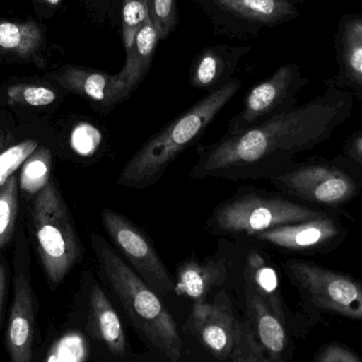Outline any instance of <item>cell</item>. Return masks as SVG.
Masks as SVG:
<instances>
[{"instance_id":"cell-3","label":"cell","mask_w":362,"mask_h":362,"mask_svg":"<svg viewBox=\"0 0 362 362\" xmlns=\"http://www.w3.org/2000/svg\"><path fill=\"white\" fill-rule=\"evenodd\" d=\"M240 87L242 81L232 78L221 88L209 93L151 137L127 161L117 185L136 189L155 185L181 153L199 139Z\"/></svg>"},{"instance_id":"cell-22","label":"cell","mask_w":362,"mask_h":362,"mask_svg":"<svg viewBox=\"0 0 362 362\" xmlns=\"http://www.w3.org/2000/svg\"><path fill=\"white\" fill-rule=\"evenodd\" d=\"M51 153L47 148L37 150L21 168L19 187L28 194H38L50 183Z\"/></svg>"},{"instance_id":"cell-23","label":"cell","mask_w":362,"mask_h":362,"mask_svg":"<svg viewBox=\"0 0 362 362\" xmlns=\"http://www.w3.org/2000/svg\"><path fill=\"white\" fill-rule=\"evenodd\" d=\"M18 214V180L12 175L0 189V249L10 240Z\"/></svg>"},{"instance_id":"cell-20","label":"cell","mask_w":362,"mask_h":362,"mask_svg":"<svg viewBox=\"0 0 362 362\" xmlns=\"http://www.w3.org/2000/svg\"><path fill=\"white\" fill-rule=\"evenodd\" d=\"M66 83L68 87L107 112L127 101L133 93L118 74H110L100 70H71L66 76Z\"/></svg>"},{"instance_id":"cell-15","label":"cell","mask_w":362,"mask_h":362,"mask_svg":"<svg viewBox=\"0 0 362 362\" xmlns=\"http://www.w3.org/2000/svg\"><path fill=\"white\" fill-rule=\"evenodd\" d=\"M242 274L243 284L250 287L267 304L270 310L287 325L293 337H304L308 334L310 327L287 306L278 272L265 255L257 250L251 251L245 259Z\"/></svg>"},{"instance_id":"cell-2","label":"cell","mask_w":362,"mask_h":362,"mask_svg":"<svg viewBox=\"0 0 362 362\" xmlns=\"http://www.w3.org/2000/svg\"><path fill=\"white\" fill-rule=\"evenodd\" d=\"M91 244L104 282L151 354L170 362L182 361L185 342L160 296L102 236L93 234Z\"/></svg>"},{"instance_id":"cell-33","label":"cell","mask_w":362,"mask_h":362,"mask_svg":"<svg viewBox=\"0 0 362 362\" xmlns=\"http://www.w3.org/2000/svg\"><path fill=\"white\" fill-rule=\"evenodd\" d=\"M6 264H0V321H1L2 304H4V293L6 286Z\"/></svg>"},{"instance_id":"cell-37","label":"cell","mask_w":362,"mask_h":362,"mask_svg":"<svg viewBox=\"0 0 362 362\" xmlns=\"http://www.w3.org/2000/svg\"><path fill=\"white\" fill-rule=\"evenodd\" d=\"M291 1L297 2V4H299L300 6L304 4V0H291Z\"/></svg>"},{"instance_id":"cell-12","label":"cell","mask_w":362,"mask_h":362,"mask_svg":"<svg viewBox=\"0 0 362 362\" xmlns=\"http://www.w3.org/2000/svg\"><path fill=\"white\" fill-rule=\"evenodd\" d=\"M240 329L242 321L236 317L231 298L219 291L212 301L193 304L185 331L215 361L230 362Z\"/></svg>"},{"instance_id":"cell-21","label":"cell","mask_w":362,"mask_h":362,"mask_svg":"<svg viewBox=\"0 0 362 362\" xmlns=\"http://www.w3.org/2000/svg\"><path fill=\"white\" fill-rule=\"evenodd\" d=\"M160 42L158 30L148 16L144 28L138 32L135 40L127 50V62L118 76L127 86L135 91L150 71L157 46Z\"/></svg>"},{"instance_id":"cell-8","label":"cell","mask_w":362,"mask_h":362,"mask_svg":"<svg viewBox=\"0 0 362 362\" xmlns=\"http://www.w3.org/2000/svg\"><path fill=\"white\" fill-rule=\"evenodd\" d=\"M270 181L289 197L327 208L348 204L361 189L356 176L337 163L325 160L298 163L291 171Z\"/></svg>"},{"instance_id":"cell-14","label":"cell","mask_w":362,"mask_h":362,"mask_svg":"<svg viewBox=\"0 0 362 362\" xmlns=\"http://www.w3.org/2000/svg\"><path fill=\"white\" fill-rule=\"evenodd\" d=\"M245 314L255 339L272 362H291L295 344L287 325L247 285L243 284Z\"/></svg>"},{"instance_id":"cell-35","label":"cell","mask_w":362,"mask_h":362,"mask_svg":"<svg viewBox=\"0 0 362 362\" xmlns=\"http://www.w3.org/2000/svg\"><path fill=\"white\" fill-rule=\"evenodd\" d=\"M353 95H354L355 98L362 101V89H361V90L353 91Z\"/></svg>"},{"instance_id":"cell-32","label":"cell","mask_w":362,"mask_h":362,"mask_svg":"<svg viewBox=\"0 0 362 362\" xmlns=\"http://www.w3.org/2000/svg\"><path fill=\"white\" fill-rule=\"evenodd\" d=\"M344 157L362 168V132L349 138L344 146Z\"/></svg>"},{"instance_id":"cell-24","label":"cell","mask_w":362,"mask_h":362,"mask_svg":"<svg viewBox=\"0 0 362 362\" xmlns=\"http://www.w3.org/2000/svg\"><path fill=\"white\" fill-rule=\"evenodd\" d=\"M151 21L158 30L161 40H167L178 25L177 0H144Z\"/></svg>"},{"instance_id":"cell-34","label":"cell","mask_w":362,"mask_h":362,"mask_svg":"<svg viewBox=\"0 0 362 362\" xmlns=\"http://www.w3.org/2000/svg\"><path fill=\"white\" fill-rule=\"evenodd\" d=\"M133 362H156L154 357L148 354H135L134 355Z\"/></svg>"},{"instance_id":"cell-7","label":"cell","mask_w":362,"mask_h":362,"mask_svg":"<svg viewBox=\"0 0 362 362\" xmlns=\"http://www.w3.org/2000/svg\"><path fill=\"white\" fill-rule=\"evenodd\" d=\"M215 31L230 38L257 36L300 16V4L291 0H193Z\"/></svg>"},{"instance_id":"cell-1","label":"cell","mask_w":362,"mask_h":362,"mask_svg":"<svg viewBox=\"0 0 362 362\" xmlns=\"http://www.w3.org/2000/svg\"><path fill=\"white\" fill-rule=\"evenodd\" d=\"M354 95L329 80L308 103L197 148L193 180H272L293 170L296 158L331 140L352 116Z\"/></svg>"},{"instance_id":"cell-31","label":"cell","mask_w":362,"mask_h":362,"mask_svg":"<svg viewBox=\"0 0 362 362\" xmlns=\"http://www.w3.org/2000/svg\"><path fill=\"white\" fill-rule=\"evenodd\" d=\"M21 34L19 28L14 23H4L0 25V46L13 49L21 42Z\"/></svg>"},{"instance_id":"cell-11","label":"cell","mask_w":362,"mask_h":362,"mask_svg":"<svg viewBox=\"0 0 362 362\" xmlns=\"http://www.w3.org/2000/svg\"><path fill=\"white\" fill-rule=\"evenodd\" d=\"M87 336L99 362H133L135 353L125 331L124 322L98 281L91 274L85 284Z\"/></svg>"},{"instance_id":"cell-27","label":"cell","mask_w":362,"mask_h":362,"mask_svg":"<svg viewBox=\"0 0 362 362\" xmlns=\"http://www.w3.org/2000/svg\"><path fill=\"white\" fill-rule=\"evenodd\" d=\"M230 362H272L259 348L247 320L242 321L240 339Z\"/></svg>"},{"instance_id":"cell-4","label":"cell","mask_w":362,"mask_h":362,"mask_svg":"<svg viewBox=\"0 0 362 362\" xmlns=\"http://www.w3.org/2000/svg\"><path fill=\"white\" fill-rule=\"evenodd\" d=\"M329 213L297 204L276 194L238 192L215 206L208 228L216 235L251 238L280 226L319 218Z\"/></svg>"},{"instance_id":"cell-19","label":"cell","mask_w":362,"mask_h":362,"mask_svg":"<svg viewBox=\"0 0 362 362\" xmlns=\"http://www.w3.org/2000/svg\"><path fill=\"white\" fill-rule=\"evenodd\" d=\"M338 74L331 78L340 88L362 89V15L344 14L338 21L334 35Z\"/></svg>"},{"instance_id":"cell-10","label":"cell","mask_w":362,"mask_h":362,"mask_svg":"<svg viewBox=\"0 0 362 362\" xmlns=\"http://www.w3.org/2000/svg\"><path fill=\"white\" fill-rule=\"evenodd\" d=\"M101 218L112 244L142 280L160 297L173 293V278L146 233L112 209H103Z\"/></svg>"},{"instance_id":"cell-5","label":"cell","mask_w":362,"mask_h":362,"mask_svg":"<svg viewBox=\"0 0 362 362\" xmlns=\"http://www.w3.org/2000/svg\"><path fill=\"white\" fill-rule=\"evenodd\" d=\"M301 299V312L313 327L327 314L362 321V281L303 259L283 264Z\"/></svg>"},{"instance_id":"cell-25","label":"cell","mask_w":362,"mask_h":362,"mask_svg":"<svg viewBox=\"0 0 362 362\" xmlns=\"http://www.w3.org/2000/svg\"><path fill=\"white\" fill-rule=\"evenodd\" d=\"M148 18L144 0H122V42L125 50L129 48L135 40L138 32L144 28Z\"/></svg>"},{"instance_id":"cell-28","label":"cell","mask_w":362,"mask_h":362,"mask_svg":"<svg viewBox=\"0 0 362 362\" xmlns=\"http://www.w3.org/2000/svg\"><path fill=\"white\" fill-rule=\"evenodd\" d=\"M101 142L99 131L88 123L76 125L70 136L72 150L81 156H90Z\"/></svg>"},{"instance_id":"cell-36","label":"cell","mask_w":362,"mask_h":362,"mask_svg":"<svg viewBox=\"0 0 362 362\" xmlns=\"http://www.w3.org/2000/svg\"><path fill=\"white\" fill-rule=\"evenodd\" d=\"M47 1L50 2V4H57L59 1H61V0H47Z\"/></svg>"},{"instance_id":"cell-30","label":"cell","mask_w":362,"mask_h":362,"mask_svg":"<svg viewBox=\"0 0 362 362\" xmlns=\"http://www.w3.org/2000/svg\"><path fill=\"white\" fill-rule=\"evenodd\" d=\"M312 362H362V358L346 344L329 342L318 349Z\"/></svg>"},{"instance_id":"cell-16","label":"cell","mask_w":362,"mask_h":362,"mask_svg":"<svg viewBox=\"0 0 362 362\" xmlns=\"http://www.w3.org/2000/svg\"><path fill=\"white\" fill-rule=\"evenodd\" d=\"M27 257L15 266L14 296L6 344L12 362H32L34 336L33 291L30 284Z\"/></svg>"},{"instance_id":"cell-26","label":"cell","mask_w":362,"mask_h":362,"mask_svg":"<svg viewBox=\"0 0 362 362\" xmlns=\"http://www.w3.org/2000/svg\"><path fill=\"white\" fill-rule=\"evenodd\" d=\"M37 150V141L25 140L0 152V189Z\"/></svg>"},{"instance_id":"cell-29","label":"cell","mask_w":362,"mask_h":362,"mask_svg":"<svg viewBox=\"0 0 362 362\" xmlns=\"http://www.w3.org/2000/svg\"><path fill=\"white\" fill-rule=\"evenodd\" d=\"M8 95L15 102H21L35 107L50 105L57 99L54 91L42 86H25L21 88L15 87L10 89Z\"/></svg>"},{"instance_id":"cell-17","label":"cell","mask_w":362,"mask_h":362,"mask_svg":"<svg viewBox=\"0 0 362 362\" xmlns=\"http://www.w3.org/2000/svg\"><path fill=\"white\" fill-rule=\"evenodd\" d=\"M252 46L216 44L202 49L192 63L189 84L193 88L212 93L232 80L236 68Z\"/></svg>"},{"instance_id":"cell-9","label":"cell","mask_w":362,"mask_h":362,"mask_svg":"<svg viewBox=\"0 0 362 362\" xmlns=\"http://www.w3.org/2000/svg\"><path fill=\"white\" fill-rule=\"evenodd\" d=\"M308 83L297 64L281 66L270 78L248 91L243 110L228 123L227 134L246 131L293 110Z\"/></svg>"},{"instance_id":"cell-13","label":"cell","mask_w":362,"mask_h":362,"mask_svg":"<svg viewBox=\"0 0 362 362\" xmlns=\"http://www.w3.org/2000/svg\"><path fill=\"white\" fill-rule=\"evenodd\" d=\"M346 234L344 223L329 213L319 218L280 226L251 238L291 252L323 253L339 246Z\"/></svg>"},{"instance_id":"cell-6","label":"cell","mask_w":362,"mask_h":362,"mask_svg":"<svg viewBox=\"0 0 362 362\" xmlns=\"http://www.w3.org/2000/svg\"><path fill=\"white\" fill-rule=\"evenodd\" d=\"M32 221L47 276L53 284H59L80 259L82 248L63 198L53 183L36 195Z\"/></svg>"},{"instance_id":"cell-18","label":"cell","mask_w":362,"mask_h":362,"mask_svg":"<svg viewBox=\"0 0 362 362\" xmlns=\"http://www.w3.org/2000/svg\"><path fill=\"white\" fill-rule=\"evenodd\" d=\"M230 262L226 255H217L196 259H185L180 264L174 280V293L187 298L192 303L208 300L209 295L223 286L229 278Z\"/></svg>"}]
</instances>
